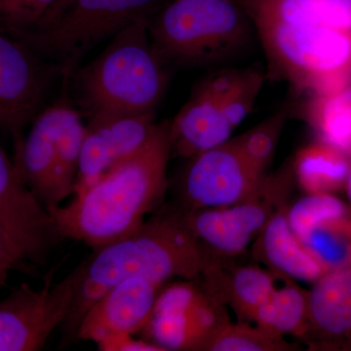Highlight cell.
I'll list each match as a JSON object with an SVG mask.
<instances>
[{
    "mask_svg": "<svg viewBox=\"0 0 351 351\" xmlns=\"http://www.w3.org/2000/svg\"><path fill=\"white\" fill-rule=\"evenodd\" d=\"M267 60V76L313 95L351 85V0H239Z\"/></svg>",
    "mask_w": 351,
    "mask_h": 351,
    "instance_id": "1",
    "label": "cell"
},
{
    "mask_svg": "<svg viewBox=\"0 0 351 351\" xmlns=\"http://www.w3.org/2000/svg\"><path fill=\"white\" fill-rule=\"evenodd\" d=\"M170 121L156 124L151 137L107 174L64 206L49 213L62 239L94 250L124 239L144 223L167 188Z\"/></svg>",
    "mask_w": 351,
    "mask_h": 351,
    "instance_id": "2",
    "label": "cell"
},
{
    "mask_svg": "<svg viewBox=\"0 0 351 351\" xmlns=\"http://www.w3.org/2000/svg\"><path fill=\"white\" fill-rule=\"evenodd\" d=\"M94 251L75 269V295L64 322L71 332L88 309L117 283L132 277L158 286L174 277L198 280L210 257L186 223L182 208L163 210L124 239Z\"/></svg>",
    "mask_w": 351,
    "mask_h": 351,
    "instance_id": "3",
    "label": "cell"
},
{
    "mask_svg": "<svg viewBox=\"0 0 351 351\" xmlns=\"http://www.w3.org/2000/svg\"><path fill=\"white\" fill-rule=\"evenodd\" d=\"M149 22L137 21L119 32L78 73L80 101L89 120L154 112L160 103L168 73L152 45Z\"/></svg>",
    "mask_w": 351,
    "mask_h": 351,
    "instance_id": "4",
    "label": "cell"
},
{
    "mask_svg": "<svg viewBox=\"0 0 351 351\" xmlns=\"http://www.w3.org/2000/svg\"><path fill=\"white\" fill-rule=\"evenodd\" d=\"M253 29L239 0H166L149 22L152 45L166 66L225 62L243 49Z\"/></svg>",
    "mask_w": 351,
    "mask_h": 351,
    "instance_id": "5",
    "label": "cell"
},
{
    "mask_svg": "<svg viewBox=\"0 0 351 351\" xmlns=\"http://www.w3.org/2000/svg\"><path fill=\"white\" fill-rule=\"evenodd\" d=\"M166 0H56L36 25L4 32L61 73H71L90 50L140 20H151Z\"/></svg>",
    "mask_w": 351,
    "mask_h": 351,
    "instance_id": "6",
    "label": "cell"
},
{
    "mask_svg": "<svg viewBox=\"0 0 351 351\" xmlns=\"http://www.w3.org/2000/svg\"><path fill=\"white\" fill-rule=\"evenodd\" d=\"M52 274L43 287L22 284L0 302V351L43 350L51 334L68 317L76 291L75 270L60 282Z\"/></svg>",
    "mask_w": 351,
    "mask_h": 351,
    "instance_id": "7",
    "label": "cell"
},
{
    "mask_svg": "<svg viewBox=\"0 0 351 351\" xmlns=\"http://www.w3.org/2000/svg\"><path fill=\"white\" fill-rule=\"evenodd\" d=\"M290 175L265 178L257 195L228 206L184 209L196 239L217 255L234 257L257 239L272 215L282 207Z\"/></svg>",
    "mask_w": 351,
    "mask_h": 351,
    "instance_id": "8",
    "label": "cell"
},
{
    "mask_svg": "<svg viewBox=\"0 0 351 351\" xmlns=\"http://www.w3.org/2000/svg\"><path fill=\"white\" fill-rule=\"evenodd\" d=\"M0 228L18 265H41L60 239L54 219L0 145Z\"/></svg>",
    "mask_w": 351,
    "mask_h": 351,
    "instance_id": "9",
    "label": "cell"
},
{
    "mask_svg": "<svg viewBox=\"0 0 351 351\" xmlns=\"http://www.w3.org/2000/svg\"><path fill=\"white\" fill-rule=\"evenodd\" d=\"M265 173L252 166L233 140L191 157L182 180L184 209L243 202L260 193Z\"/></svg>",
    "mask_w": 351,
    "mask_h": 351,
    "instance_id": "10",
    "label": "cell"
},
{
    "mask_svg": "<svg viewBox=\"0 0 351 351\" xmlns=\"http://www.w3.org/2000/svg\"><path fill=\"white\" fill-rule=\"evenodd\" d=\"M241 69H219L195 88L170 122L171 154L191 158L230 140L233 129L225 117L226 97Z\"/></svg>",
    "mask_w": 351,
    "mask_h": 351,
    "instance_id": "11",
    "label": "cell"
},
{
    "mask_svg": "<svg viewBox=\"0 0 351 351\" xmlns=\"http://www.w3.org/2000/svg\"><path fill=\"white\" fill-rule=\"evenodd\" d=\"M154 112L89 120L73 195L82 193L127 156L137 152L156 128Z\"/></svg>",
    "mask_w": 351,
    "mask_h": 351,
    "instance_id": "12",
    "label": "cell"
},
{
    "mask_svg": "<svg viewBox=\"0 0 351 351\" xmlns=\"http://www.w3.org/2000/svg\"><path fill=\"white\" fill-rule=\"evenodd\" d=\"M160 286L132 277L108 289L83 316L76 336L99 343L117 335L143 331L151 317Z\"/></svg>",
    "mask_w": 351,
    "mask_h": 351,
    "instance_id": "13",
    "label": "cell"
},
{
    "mask_svg": "<svg viewBox=\"0 0 351 351\" xmlns=\"http://www.w3.org/2000/svg\"><path fill=\"white\" fill-rule=\"evenodd\" d=\"M56 71H60L0 29V106L20 130L38 112Z\"/></svg>",
    "mask_w": 351,
    "mask_h": 351,
    "instance_id": "14",
    "label": "cell"
},
{
    "mask_svg": "<svg viewBox=\"0 0 351 351\" xmlns=\"http://www.w3.org/2000/svg\"><path fill=\"white\" fill-rule=\"evenodd\" d=\"M309 334L328 346L351 345V263L331 269L308 292Z\"/></svg>",
    "mask_w": 351,
    "mask_h": 351,
    "instance_id": "15",
    "label": "cell"
},
{
    "mask_svg": "<svg viewBox=\"0 0 351 351\" xmlns=\"http://www.w3.org/2000/svg\"><path fill=\"white\" fill-rule=\"evenodd\" d=\"M199 279L207 294L249 320L276 288L271 272L255 265L228 267L211 257Z\"/></svg>",
    "mask_w": 351,
    "mask_h": 351,
    "instance_id": "16",
    "label": "cell"
},
{
    "mask_svg": "<svg viewBox=\"0 0 351 351\" xmlns=\"http://www.w3.org/2000/svg\"><path fill=\"white\" fill-rule=\"evenodd\" d=\"M60 113L61 104L38 114L16 160L25 182L48 212L55 208L54 170Z\"/></svg>",
    "mask_w": 351,
    "mask_h": 351,
    "instance_id": "17",
    "label": "cell"
},
{
    "mask_svg": "<svg viewBox=\"0 0 351 351\" xmlns=\"http://www.w3.org/2000/svg\"><path fill=\"white\" fill-rule=\"evenodd\" d=\"M258 255L274 274L289 279L314 283L329 271L295 237L283 206L258 235Z\"/></svg>",
    "mask_w": 351,
    "mask_h": 351,
    "instance_id": "18",
    "label": "cell"
},
{
    "mask_svg": "<svg viewBox=\"0 0 351 351\" xmlns=\"http://www.w3.org/2000/svg\"><path fill=\"white\" fill-rule=\"evenodd\" d=\"M294 171L298 184L306 195H335L346 188L351 171V157L319 141L298 152Z\"/></svg>",
    "mask_w": 351,
    "mask_h": 351,
    "instance_id": "19",
    "label": "cell"
},
{
    "mask_svg": "<svg viewBox=\"0 0 351 351\" xmlns=\"http://www.w3.org/2000/svg\"><path fill=\"white\" fill-rule=\"evenodd\" d=\"M285 285L274 289L254 314V322L265 331L284 337H307L309 330L308 292L284 277Z\"/></svg>",
    "mask_w": 351,
    "mask_h": 351,
    "instance_id": "20",
    "label": "cell"
},
{
    "mask_svg": "<svg viewBox=\"0 0 351 351\" xmlns=\"http://www.w3.org/2000/svg\"><path fill=\"white\" fill-rule=\"evenodd\" d=\"M85 132L86 126L83 125L78 112L73 108L61 104L54 170L55 208L61 206L69 195H73Z\"/></svg>",
    "mask_w": 351,
    "mask_h": 351,
    "instance_id": "21",
    "label": "cell"
},
{
    "mask_svg": "<svg viewBox=\"0 0 351 351\" xmlns=\"http://www.w3.org/2000/svg\"><path fill=\"white\" fill-rule=\"evenodd\" d=\"M328 270L351 263V209L325 217L300 239Z\"/></svg>",
    "mask_w": 351,
    "mask_h": 351,
    "instance_id": "22",
    "label": "cell"
},
{
    "mask_svg": "<svg viewBox=\"0 0 351 351\" xmlns=\"http://www.w3.org/2000/svg\"><path fill=\"white\" fill-rule=\"evenodd\" d=\"M308 120L320 141L351 157V85L326 95H314Z\"/></svg>",
    "mask_w": 351,
    "mask_h": 351,
    "instance_id": "23",
    "label": "cell"
},
{
    "mask_svg": "<svg viewBox=\"0 0 351 351\" xmlns=\"http://www.w3.org/2000/svg\"><path fill=\"white\" fill-rule=\"evenodd\" d=\"M288 115L287 108H280L253 128L233 138L245 158L261 172L265 173L274 158Z\"/></svg>",
    "mask_w": 351,
    "mask_h": 351,
    "instance_id": "24",
    "label": "cell"
},
{
    "mask_svg": "<svg viewBox=\"0 0 351 351\" xmlns=\"http://www.w3.org/2000/svg\"><path fill=\"white\" fill-rule=\"evenodd\" d=\"M284 339L265 331L262 328L250 326L245 323L230 322L210 339L204 351H285L294 350Z\"/></svg>",
    "mask_w": 351,
    "mask_h": 351,
    "instance_id": "25",
    "label": "cell"
},
{
    "mask_svg": "<svg viewBox=\"0 0 351 351\" xmlns=\"http://www.w3.org/2000/svg\"><path fill=\"white\" fill-rule=\"evenodd\" d=\"M348 207L335 195H306L286 210V216L293 232L300 239L314 223Z\"/></svg>",
    "mask_w": 351,
    "mask_h": 351,
    "instance_id": "26",
    "label": "cell"
},
{
    "mask_svg": "<svg viewBox=\"0 0 351 351\" xmlns=\"http://www.w3.org/2000/svg\"><path fill=\"white\" fill-rule=\"evenodd\" d=\"M265 75L255 69H242L239 80L226 97L225 117L233 130L241 124L257 101Z\"/></svg>",
    "mask_w": 351,
    "mask_h": 351,
    "instance_id": "27",
    "label": "cell"
},
{
    "mask_svg": "<svg viewBox=\"0 0 351 351\" xmlns=\"http://www.w3.org/2000/svg\"><path fill=\"white\" fill-rule=\"evenodd\" d=\"M56 0H0V29H29L36 25Z\"/></svg>",
    "mask_w": 351,
    "mask_h": 351,
    "instance_id": "28",
    "label": "cell"
},
{
    "mask_svg": "<svg viewBox=\"0 0 351 351\" xmlns=\"http://www.w3.org/2000/svg\"><path fill=\"white\" fill-rule=\"evenodd\" d=\"M101 351H164L160 346L149 341L136 339L133 335L122 334L110 337L97 343Z\"/></svg>",
    "mask_w": 351,
    "mask_h": 351,
    "instance_id": "29",
    "label": "cell"
},
{
    "mask_svg": "<svg viewBox=\"0 0 351 351\" xmlns=\"http://www.w3.org/2000/svg\"><path fill=\"white\" fill-rule=\"evenodd\" d=\"M19 267L9 247L5 235L0 228V286H3L8 279L9 272Z\"/></svg>",
    "mask_w": 351,
    "mask_h": 351,
    "instance_id": "30",
    "label": "cell"
},
{
    "mask_svg": "<svg viewBox=\"0 0 351 351\" xmlns=\"http://www.w3.org/2000/svg\"><path fill=\"white\" fill-rule=\"evenodd\" d=\"M0 127L9 129V130L12 132L14 135H15L16 140H18V138H19L18 135H19L20 129L18 128L15 120L11 117L10 113L4 110L1 106H0Z\"/></svg>",
    "mask_w": 351,
    "mask_h": 351,
    "instance_id": "31",
    "label": "cell"
},
{
    "mask_svg": "<svg viewBox=\"0 0 351 351\" xmlns=\"http://www.w3.org/2000/svg\"><path fill=\"white\" fill-rule=\"evenodd\" d=\"M345 189H346V193H348V198H350L351 203V171L350 176H348V182H346Z\"/></svg>",
    "mask_w": 351,
    "mask_h": 351,
    "instance_id": "32",
    "label": "cell"
}]
</instances>
